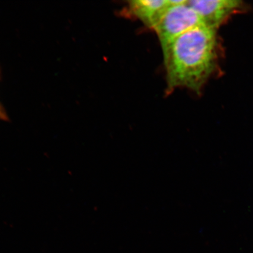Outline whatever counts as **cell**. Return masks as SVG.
<instances>
[{"label":"cell","mask_w":253,"mask_h":253,"mask_svg":"<svg viewBox=\"0 0 253 253\" xmlns=\"http://www.w3.org/2000/svg\"><path fill=\"white\" fill-rule=\"evenodd\" d=\"M169 89L199 92L217 62L216 30L200 25L186 32L163 50Z\"/></svg>","instance_id":"obj_1"},{"label":"cell","mask_w":253,"mask_h":253,"mask_svg":"<svg viewBox=\"0 0 253 253\" xmlns=\"http://www.w3.org/2000/svg\"><path fill=\"white\" fill-rule=\"evenodd\" d=\"M170 5L153 29L164 50L181 35L204 25L186 0H170Z\"/></svg>","instance_id":"obj_2"},{"label":"cell","mask_w":253,"mask_h":253,"mask_svg":"<svg viewBox=\"0 0 253 253\" xmlns=\"http://www.w3.org/2000/svg\"><path fill=\"white\" fill-rule=\"evenodd\" d=\"M188 2L204 25L214 30L242 6L241 2L233 0H191Z\"/></svg>","instance_id":"obj_3"},{"label":"cell","mask_w":253,"mask_h":253,"mask_svg":"<svg viewBox=\"0 0 253 253\" xmlns=\"http://www.w3.org/2000/svg\"><path fill=\"white\" fill-rule=\"evenodd\" d=\"M170 0H134L128 1L131 14L153 28L169 7Z\"/></svg>","instance_id":"obj_4"},{"label":"cell","mask_w":253,"mask_h":253,"mask_svg":"<svg viewBox=\"0 0 253 253\" xmlns=\"http://www.w3.org/2000/svg\"><path fill=\"white\" fill-rule=\"evenodd\" d=\"M0 120H7L8 116L1 104H0Z\"/></svg>","instance_id":"obj_5"}]
</instances>
